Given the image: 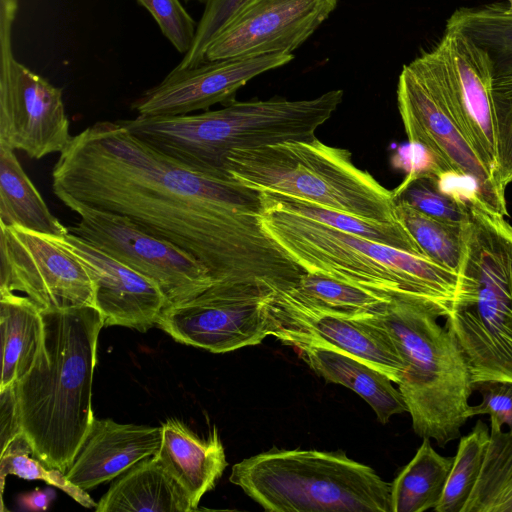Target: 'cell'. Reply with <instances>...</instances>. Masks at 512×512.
<instances>
[{"label": "cell", "mask_w": 512, "mask_h": 512, "mask_svg": "<svg viewBox=\"0 0 512 512\" xmlns=\"http://www.w3.org/2000/svg\"><path fill=\"white\" fill-rule=\"evenodd\" d=\"M65 205L129 218L199 261L215 282L295 285L305 272L264 231L261 191L196 172L134 136L98 121L72 136L52 170Z\"/></svg>", "instance_id": "cell-1"}, {"label": "cell", "mask_w": 512, "mask_h": 512, "mask_svg": "<svg viewBox=\"0 0 512 512\" xmlns=\"http://www.w3.org/2000/svg\"><path fill=\"white\" fill-rule=\"evenodd\" d=\"M42 313L38 357L15 384L20 424L34 455L66 473L95 419L92 383L104 321L95 307Z\"/></svg>", "instance_id": "cell-2"}, {"label": "cell", "mask_w": 512, "mask_h": 512, "mask_svg": "<svg viewBox=\"0 0 512 512\" xmlns=\"http://www.w3.org/2000/svg\"><path fill=\"white\" fill-rule=\"evenodd\" d=\"M343 99L330 90L317 97L288 100H233L217 110L177 116H136L118 120L134 136L184 166L222 180L231 152L288 141H309Z\"/></svg>", "instance_id": "cell-3"}, {"label": "cell", "mask_w": 512, "mask_h": 512, "mask_svg": "<svg viewBox=\"0 0 512 512\" xmlns=\"http://www.w3.org/2000/svg\"><path fill=\"white\" fill-rule=\"evenodd\" d=\"M260 222L305 272L419 304L440 317H446L451 310L457 273L427 256L345 233L265 203Z\"/></svg>", "instance_id": "cell-4"}, {"label": "cell", "mask_w": 512, "mask_h": 512, "mask_svg": "<svg viewBox=\"0 0 512 512\" xmlns=\"http://www.w3.org/2000/svg\"><path fill=\"white\" fill-rule=\"evenodd\" d=\"M439 317L425 306L392 299L363 319L388 334L403 361L397 385L414 432L443 447L460 437L474 390L466 358Z\"/></svg>", "instance_id": "cell-5"}, {"label": "cell", "mask_w": 512, "mask_h": 512, "mask_svg": "<svg viewBox=\"0 0 512 512\" xmlns=\"http://www.w3.org/2000/svg\"><path fill=\"white\" fill-rule=\"evenodd\" d=\"M229 481L269 512H392L391 483L341 450L272 448L234 464Z\"/></svg>", "instance_id": "cell-6"}, {"label": "cell", "mask_w": 512, "mask_h": 512, "mask_svg": "<svg viewBox=\"0 0 512 512\" xmlns=\"http://www.w3.org/2000/svg\"><path fill=\"white\" fill-rule=\"evenodd\" d=\"M226 171L234 180L259 191L292 196L369 220L399 221L393 191L357 167L350 151L317 138L235 150L227 158Z\"/></svg>", "instance_id": "cell-7"}, {"label": "cell", "mask_w": 512, "mask_h": 512, "mask_svg": "<svg viewBox=\"0 0 512 512\" xmlns=\"http://www.w3.org/2000/svg\"><path fill=\"white\" fill-rule=\"evenodd\" d=\"M397 105L409 143L425 151L436 178L451 179L462 196L506 216L505 189L460 131L421 55L401 70Z\"/></svg>", "instance_id": "cell-8"}, {"label": "cell", "mask_w": 512, "mask_h": 512, "mask_svg": "<svg viewBox=\"0 0 512 512\" xmlns=\"http://www.w3.org/2000/svg\"><path fill=\"white\" fill-rule=\"evenodd\" d=\"M274 292L257 283L216 282L164 308L156 326L179 343L212 353L254 346L271 336L268 302Z\"/></svg>", "instance_id": "cell-9"}, {"label": "cell", "mask_w": 512, "mask_h": 512, "mask_svg": "<svg viewBox=\"0 0 512 512\" xmlns=\"http://www.w3.org/2000/svg\"><path fill=\"white\" fill-rule=\"evenodd\" d=\"M79 216L69 231L153 280L168 306L187 301L216 283L193 256L151 235L129 218L85 205L67 206Z\"/></svg>", "instance_id": "cell-10"}, {"label": "cell", "mask_w": 512, "mask_h": 512, "mask_svg": "<svg viewBox=\"0 0 512 512\" xmlns=\"http://www.w3.org/2000/svg\"><path fill=\"white\" fill-rule=\"evenodd\" d=\"M13 23L0 21V146L38 160L61 153L72 136L62 89L14 59Z\"/></svg>", "instance_id": "cell-11"}, {"label": "cell", "mask_w": 512, "mask_h": 512, "mask_svg": "<svg viewBox=\"0 0 512 512\" xmlns=\"http://www.w3.org/2000/svg\"><path fill=\"white\" fill-rule=\"evenodd\" d=\"M22 292L42 311L94 306L85 266L43 234L0 224V292Z\"/></svg>", "instance_id": "cell-12"}, {"label": "cell", "mask_w": 512, "mask_h": 512, "mask_svg": "<svg viewBox=\"0 0 512 512\" xmlns=\"http://www.w3.org/2000/svg\"><path fill=\"white\" fill-rule=\"evenodd\" d=\"M422 57L460 131L496 177L490 58L466 36L447 29L438 45Z\"/></svg>", "instance_id": "cell-13"}, {"label": "cell", "mask_w": 512, "mask_h": 512, "mask_svg": "<svg viewBox=\"0 0 512 512\" xmlns=\"http://www.w3.org/2000/svg\"><path fill=\"white\" fill-rule=\"evenodd\" d=\"M271 336L284 345L325 346L347 353L399 384L403 361L388 334L363 318L324 310L309 302L293 286L275 291L268 302Z\"/></svg>", "instance_id": "cell-14"}, {"label": "cell", "mask_w": 512, "mask_h": 512, "mask_svg": "<svg viewBox=\"0 0 512 512\" xmlns=\"http://www.w3.org/2000/svg\"><path fill=\"white\" fill-rule=\"evenodd\" d=\"M338 0H247L208 47L204 62L292 53Z\"/></svg>", "instance_id": "cell-15"}, {"label": "cell", "mask_w": 512, "mask_h": 512, "mask_svg": "<svg viewBox=\"0 0 512 512\" xmlns=\"http://www.w3.org/2000/svg\"><path fill=\"white\" fill-rule=\"evenodd\" d=\"M292 53L209 61L173 69L158 85L131 104L138 116H177L208 110L235 100L237 91L256 76L288 64Z\"/></svg>", "instance_id": "cell-16"}, {"label": "cell", "mask_w": 512, "mask_h": 512, "mask_svg": "<svg viewBox=\"0 0 512 512\" xmlns=\"http://www.w3.org/2000/svg\"><path fill=\"white\" fill-rule=\"evenodd\" d=\"M44 236L87 269L94 285V306L104 327L123 326L146 332L157 324L168 302L153 280L71 232Z\"/></svg>", "instance_id": "cell-17"}, {"label": "cell", "mask_w": 512, "mask_h": 512, "mask_svg": "<svg viewBox=\"0 0 512 512\" xmlns=\"http://www.w3.org/2000/svg\"><path fill=\"white\" fill-rule=\"evenodd\" d=\"M161 442L162 426L122 424L95 417L66 476L85 491L93 489L156 455Z\"/></svg>", "instance_id": "cell-18"}, {"label": "cell", "mask_w": 512, "mask_h": 512, "mask_svg": "<svg viewBox=\"0 0 512 512\" xmlns=\"http://www.w3.org/2000/svg\"><path fill=\"white\" fill-rule=\"evenodd\" d=\"M161 426L162 442L155 456L186 491L196 510L228 465L217 428L207 438H200L175 418Z\"/></svg>", "instance_id": "cell-19"}, {"label": "cell", "mask_w": 512, "mask_h": 512, "mask_svg": "<svg viewBox=\"0 0 512 512\" xmlns=\"http://www.w3.org/2000/svg\"><path fill=\"white\" fill-rule=\"evenodd\" d=\"M302 360L327 382L343 385L364 399L377 420L386 424L393 415L408 412L399 389L388 376L367 363L333 348L306 344L296 347Z\"/></svg>", "instance_id": "cell-20"}, {"label": "cell", "mask_w": 512, "mask_h": 512, "mask_svg": "<svg viewBox=\"0 0 512 512\" xmlns=\"http://www.w3.org/2000/svg\"><path fill=\"white\" fill-rule=\"evenodd\" d=\"M97 512H191L186 491L156 456L148 457L120 475L95 507Z\"/></svg>", "instance_id": "cell-21"}, {"label": "cell", "mask_w": 512, "mask_h": 512, "mask_svg": "<svg viewBox=\"0 0 512 512\" xmlns=\"http://www.w3.org/2000/svg\"><path fill=\"white\" fill-rule=\"evenodd\" d=\"M0 390L16 384L34 365L44 337L40 307L27 296L0 292Z\"/></svg>", "instance_id": "cell-22"}, {"label": "cell", "mask_w": 512, "mask_h": 512, "mask_svg": "<svg viewBox=\"0 0 512 512\" xmlns=\"http://www.w3.org/2000/svg\"><path fill=\"white\" fill-rule=\"evenodd\" d=\"M0 224L44 235L69 233L68 227L50 212L14 150L5 146H0Z\"/></svg>", "instance_id": "cell-23"}, {"label": "cell", "mask_w": 512, "mask_h": 512, "mask_svg": "<svg viewBox=\"0 0 512 512\" xmlns=\"http://www.w3.org/2000/svg\"><path fill=\"white\" fill-rule=\"evenodd\" d=\"M261 197L263 203L269 206L313 219L370 241L427 256L400 220L397 222L369 220L268 190L261 191Z\"/></svg>", "instance_id": "cell-24"}, {"label": "cell", "mask_w": 512, "mask_h": 512, "mask_svg": "<svg viewBox=\"0 0 512 512\" xmlns=\"http://www.w3.org/2000/svg\"><path fill=\"white\" fill-rule=\"evenodd\" d=\"M454 457L440 455L424 438L411 461L391 483L392 512H424L438 505Z\"/></svg>", "instance_id": "cell-25"}, {"label": "cell", "mask_w": 512, "mask_h": 512, "mask_svg": "<svg viewBox=\"0 0 512 512\" xmlns=\"http://www.w3.org/2000/svg\"><path fill=\"white\" fill-rule=\"evenodd\" d=\"M446 29L460 32L483 50L494 76L512 72V10L508 5L459 8L447 20Z\"/></svg>", "instance_id": "cell-26"}, {"label": "cell", "mask_w": 512, "mask_h": 512, "mask_svg": "<svg viewBox=\"0 0 512 512\" xmlns=\"http://www.w3.org/2000/svg\"><path fill=\"white\" fill-rule=\"evenodd\" d=\"M463 512H512V431L490 427V442Z\"/></svg>", "instance_id": "cell-27"}, {"label": "cell", "mask_w": 512, "mask_h": 512, "mask_svg": "<svg viewBox=\"0 0 512 512\" xmlns=\"http://www.w3.org/2000/svg\"><path fill=\"white\" fill-rule=\"evenodd\" d=\"M293 288L317 307L351 318L376 315L392 300L337 279L310 272H304Z\"/></svg>", "instance_id": "cell-28"}, {"label": "cell", "mask_w": 512, "mask_h": 512, "mask_svg": "<svg viewBox=\"0 0 512 512\" xmlns=\"http://www.w3.org/2000/svg\"><path fill=\"white\" fill-rule=\"evenodd\" d=\"M490 442V430L478 420L472 431L461 437L453 465L436 512H463L479 478Z\"/></svg>", "instance_id": "cell-29"}, {"label": "cell", "mask_w": 512, "mask_h": 512, "mask_svg": "<svg viewBox=\"0 0 512 512\" xmlns=\"http://www.w3.org/2000/svg\"><path fill=\"white\" fill-rule=\"evenodd\" d=\"M395 203L398 219L424 253L436 263L457 273L463 251L465 224L438 220L404 201L395 200Z\"/></svg>", "instance_id": "cell-30"}, {"label": "cell", "mask_w": 512, "mask_h": 512, "mask_svg": "<svg viewBox=\"0 0 512 512\" xmlns=\"http://www.w3.org/2000/svg\"><path fill=\"white\" fill-rule=\"evenodd\" d=\"M34 455L33 448L23 432L8 444L0 453L1 493L7 475H15L26 480H42L65 492L68 496L86 508L96 507L97 503L80 487L73 484L66 473L50 467Z\"/></svg>", "instance_id": "cell-31"}, {"label": "cell", "mask_w": 512, "mask_h": 512, "mask_svg": "<svg viewBox=\"0 0 512 512\" xmlns=\"http://www.w3.org/2000/svg\"><path fill=\"white\" fill-rule=\"evenodd\" d=\"M393 193L395 200L438 220L458 225L468 221L467 200L444 189L434 176L409 174Z\"/></svg>", "instance_id": "cell-32"}, {"label": "cell", "mask_w": 512, "mask_h": 512, "mask_svg": "<svg viewBox=\"0 0 512 512\" xmlns=\"http://www.w3.org/2000/svg\"><path fill=\"white\" fill-rule=\"evenodd\" d=\"M496 177L506 189L512 183V72L494 76L492 86Z\"/></svg>", "instance_id": "cell-33"}, {"label": "cell", "mask_w": 512, "mask_h": 512, "mask_svg": "<svg viewBox=\"0 0 512 512\" xmlns=\"http://www.w3.org/2000/svg\"><path fill=\"white\" fill-rule=\"evenodd\" d=\"M247 0H206L190 50L174 68L182 70L204 63L205 53Z\"/></svg>", "instance_id": "cell-34"}, {"label": "cell", "mask_w": 512, "mask_h": 512, "mask_svg": "<svg viewBox=\"0 0 512 512\" xmlns=\"http://www.w3.org/2000/svg\"><path fill=\"white\" fill-rule=\"evenodd\" d=\"M157 22L176 50L186 54L193 43L197 24L179 0H137Z\"/></svg>", "instance_id": "cell-35"}, {"label": "cell", "mask_w": 512, "mask_h": 512, "mask_svg": "<svg viewBox=\"0 0 512 512\" xmlns=\"http://www.w3.org/2000/svg\"><path fill=\"white\" fill-rule=\"evenodd\" d=\"M473 390L480 392L482 401L469 406L467 418L487 414L490 416V427L502 428L506 425L512 431V382H478L473 384Z\"/></svg>", "instance_id": "cell-36"}, {"label": "cell", "mask_w": 512, "mask_h": 512, "mask_svg": "<svg viewBox=\"0 0 512 512\" xmlns=\"http://www.w3.org/2000/svg\"><path fill=\"white\" fill-rule=\"evenodd\" d=\"M1 451L22 432L15 384L0 390Z\"/></svg>", "instance_id": "cell-37"}, {"label": "cell", "mask_w": 512, "mask_h": 512, "mask_svg": "<svg viewBox=\"0 0 512 512\" xmlns=\"http://www.w3.org/2000/svg\"><path fill=\"white\" fill-rule=\"evenodd\" d=\"M55 496L56 493L51 488L45 490L36 488L34 491L21 494L18 498V505L21 510L25 511H45Z\"/></svg>", "instance_id": "cell-38"}, {"label": "cell", "mask_w": 512, "mask_h": 512, "mask_svg": "<svg viewBox=\"0 0 512 512\" xmlns=\"http://www.w3.org/2000/svg\"><path fill=\"white\" fill-rule=\"evenodd\" d=\"M185 1H191V0H185ZM197 1H202V0H197Z\"/></svg>", "instance_id": "cell-39"}]
</instances>
